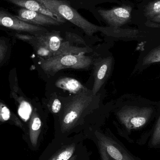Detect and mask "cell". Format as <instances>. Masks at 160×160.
I'll return each instance as SVG.
<instances>
[{
  "instance_id": "52a82bcc",
  "label": "cell",
  "mask_w": 160,
  "mask_h": 160,
  "mask_svg": "<svg viewBox=\"0 0 160 160\" xmlns=\"http://www.w3.org/2000/svg\"><path fill=\"white\" fill-rule=\"evenodd\" d=\"M0 28L17 32L38 34L48 31L42 26L25 22L8 11L0 8Z\"/></svg>"
},
{
  "instance_id": "44dd1931",
  "label": "cell",
  "mask_w": 160,
  "mask_h": 160,
  "mask_svg": "<svg viewBox=\"0 0 160 160\" xmlns=\"http://www.w3.org/2000/svg\"><path fill=\"white\" fill-rule=\"evenodd\" d=\"M142 25L151 29H160V13L146 22Z\"/></svg>"
},
{
  "instance_id": "6da1fadb",
  "label": "cell",
  "mask_w": 160,
  "mask_h": 160,
  "mask_svg": "<svg viewBox=\"0 0 160 160\" xmlns=\"http://www.w3.org/2000/svg\"><path fill=\"white\" fill-rule=\"evenodd\" d=\"M29 42L34 46H40L47 49L49 52L50 58L62 54H85L92 52L90 48L77 47L67 40L64 41L60 32L56 31L32 35Z\"/></svg>"
},
{
  "instance_id": "4fadbf2b",
  "label": "cell",
  "mask_w": 160,
  "mask_h": 160,
  "mask_svg": "<svg viewBox=\"0 0 160 160\" xmlns=\"http://www.w3.org/2000/svg\"><path fill=\"white\" fill-rule=\"evenodd\" d=\"M99 32L107 37L115 38H130L135 37L139 33L138 30L122 29L120 27H102L100 26Z\"/></svg>"
},
{
  "instance_id": "7a4b0ae2",
  "label": "cell",
  "mask_w": 160,
  "mask_h": 160,
  "mask_svg": "<svg viewBox=\"0 0 160 160\" xmlns=\"http://www.w3.org/2000/svg\"><path fill=\"white\" fill-rule=\"evenodd\" d=\"M40 61L42 70L50 76L66 68L87 69L93 63L92 57L84 54H62L48 59L41 58Z\"/></svg>"
},
{
  "instance_id": "2e32d148",
  "label": "cell",
  "mask_w": 160,
  "mask_h": 160,
  "mask_svg": "<svg viewBox=\"0 0 160 160\" xmlns=\"http://www.w3.org/2000/svg\"><path fill=\"white\" fill-rule=\"evenodd\" d=\"M76 150V146L74 144L62 148L55 153L48 160H76L74 156Z\"/></svg>"
},
{
  "instance_id": "8fae6325",
  "label": "cell",
  "mask_w": 160,
  "mask_h": 160,
  "mask_svg": "<svg viewBox=\"0 0 160 160\" xmlns=\"http://www.w3.org/2000/svg\"><path fill=\"white\" fill-rule=\"evenodd\" d=\"M137 20L142 25L160 13V0H141L133 10Z\"/></svg>"
},
{
  "instance_id": "8992f818",
  "label": "cell",
  "mask_w": 160,
  "mask_h": 160,
  "mask_svg": "<svg viewBox=\"0 0 160 160\" xmlns=\"http://www.w3.org/2000/svg\"><path fill=\"white\" fill-rule=\"evenodd\" d=\"M95 134L102 160H141L111 138L98 132H96Z\"/></svg>"
},
{
  "instance_id": "ffe728a7",
  "label": "cell",
  "mask_w": 160,
  "mask_h": 160,
  "mask_svg": "<svg viewBox=\"0 0 160 160\" xmlns=\"http://www.w3.org/2000/svg\"><path fill=\"white\" fill-rule=\"evenodd\" d=\"M66 40L70 43H74L79 45H86L85 42L81 37L73 33L67 32L66 33Z\"/></svg>"
},
{
  "instance_id": "e0dca14e",
  "label": "cell",
  "mask_w": 160,
  "mask_h": 160,
  "mask_svg": "<svg viewBox=\"0 0 160 160\" xmlns=\"http://www.w3.org/2000/svg\"><path fill=\"white\" fill-rule=\"evenodd\" d=\"M160 62V46L151 50L143 60V66Z\"/></svg>"
},
{
  "instance_id": "7c38bea8",
  "label": "cell",
  "mask_w": 160,
  "mask_h": 160,
  "mask_svg": "<svg viewBox=\"0 0 160 160\" xmlns=\"http://www.w3.org/2000/svg\"><path fill=\"white\" fill-rule=\"evenodd\" d=\"M18 6L22 8L35 11L51 17L62 23L66 22V20L59 15L45 6L36 0H4Z\"/></svg>"
},
{
  "instance_id": "d6986e66",
  "label": "cell",
  "mask_w": 160,
  "mask_h": 160,
  "mask_svg": "<svg viewBox=\"0 0 160 160\" xmlns=\"http://www.w3.org/2000/svg\"><path fill=\"white\" fill-rule=\"evenodd\" d=\"M31 112V107L26 102H22L20 105L18 113L20 116L24 120H27Z\"/></svg>"
},
{
  "instance_id": "ac0fdd59",
  "label": "cell",
  "mask_w": 160,
  "mask_h": 160,
  "mask_svg": "<svg viewBox=\"0 0 160 160\" xmlns=\"http://www.w3.org/2000/svg\"><path fill=\"white\" fill-rule=\"evenodd\" d=\"M149 146L151 148L160 147V115L149 141Z\"/></svg>"
},
{
  "instance_id": "7402d4cb",
  "label": "cell",
  "mask_w": 160,
  "mask_h": 160,
  "mask_svg": "<svg viewBox=\"0 0 160 160\" xmlns=\"http://www.w3.org/2000/svg\"><path fill=\"white\" fill-rule=\"evenodd\" d=\"M10 118V110L4 104L0 102V121L5 122L8 120Z\"/></svg>"
},
{
  "instance_id": "9a60e30c",
  "label": "cell",
  "mask_w": 160,
  "mask_h": 160,
  "mask_svg": "<svg viewBox=\"0 0 160 160\" xmlns=\"http://www.w3.org/2000/svg\"><path fill=\"white\" fill-rule=\"evenodd\" d=\"M42 122L37 113L34 112L31 117L30 123V138L32 145H37L38 137L41 132Z\"/></svg>"
},
{
  "instance_id": "9c48e42d",
  "label": "cell",
  "mask_w": 160,
  "mask_h": 160,
  "mask_svg": "<svg viewBox=\"0 0 160 160\" xmlns=\"http://www.w3.org/2000/svg\"><path fill=\"white\" fill-rule=\"evenodd\" d=\"M113 58L112 56L102 58L96 61L94 63V82L92 92L95 96L100 90L112 71Z\"/></svg>"
},
{
  "instance_id": "3957f363",
  "label": "cell",
  "mask_w": 160,
  "mask_h": 160,
  "mask_svg": "<svg viewBox=\"0 0 160 160\" xmlns=\"http://www.w3.org/2000/svg\"><path fill=\"white\" fill-rule=\"evenodd\" d=\"M44 5L52 12L76 25L88 36H92L99 32L100 26L95 25L87 20L78 12L67 3L61 0H36Z\"/></svg>"
},
{
  "instance_id": "cb8c5ba5",
  "label": "cell",
  "mask_w": 160,
  "mask_h": 160,
  "mask_svg": "<svg viewBox=\"0 0 160 160\" xmlns=\"http://www.w3.org/2000/svg\"><path fill=\"white\" fill-rule=\"evenodd\" d=\"M7 46L5 42L3 39L0 38V62L2 61L5 56L7 52Z\"/></svg>"
},
{
  "instance_id": "30bf717a",
  "label": "cell",
  "mask_w": 160,
  "mask_h": 160,
  "mask_svg": "<svg viewBox=\"0 0 160 160\" xmlns=\"http://www.w3.org/2000/svg\"><path fill=\"white\" fill-rule=\"evenodd\" d=\"M15 16L22 20L34 25L39 26H57L62 22L47 15L25 8H20Z\"/></svg>"
},
{
  "instance_id": "ba28073f",
  "label": "cell",
  "mask_w": 160,
  "mask_h": 160,
  "mask_svg": "<svg viewBox=\"0 0 160 160\" xmlns=\"http://www.w3.org/2000/svg\"><path fill=\"white\" fill-rule=\"evenodd\" d=\"M133 10L131 6L124 5L110 9H99L98 12L109 26L120 27L130 21Z\"/></svg>"
},
{
  "instance_id": "277c9868",
  "label": "cell",
  "mask_w": 160,
  "mask_h": 160,
  "mask_svg": "<svg viewBox=\"0 0 160 160\" xmlns=\"http://www.w3.org/2000/svg\"><path fill=\"white\" fill-rule=\"evenodd\" d=\"M94 97L88 89L77 94L67 103L61 120V131H69L78 123L84 112L91 104Z\"/></svg>"
},
{
  "instance_id": "5b68a950",
  "label": "cell",
  "mask_w": 160,
  "mask_h": 160,
  "mask_svg": "<svg viewBox=\"0 0 160 160\" xmlns=\"http://www.w3.org/2000/svg\"><path fill=\"white\" fill-rule=\"evenodd\" d=\"M153 112L150 107L129 106L122 108L117 114L127 130L131 131L143 127L150 119Z\"/></svg>"
},
{
  "instance_id": "5bb4252c",
  "label": "cell",
  "mask_w": 160,
  "mask_h": 160,
  "mask_svg": "<svg viewBox=\"0 0 160 160\" xmlns=\"http://www.w3.org/2000/svg\"><path fill=\"white\" fill-rule=\"evenodd\" d=\"M55 85L58 88L76 95L88 90L79 81L70 78H63L59 79L56 81Z\"/></svg>"
},
{
  "instance_id": "603a6c76",
  "label": "cell",
  "mask_w": 160,
  "mask_h": 160,
  "mask_svg": "<svg viewBox=\"0 0 160 160\" xmlns=\"http://www.w3.org/2000/svg\"><path fill=\"white\" fill-rule=\"evenodd\" d=\"M62 103L58 99H55L52 103L51 110L53 113H58L61 111Z\"/></svg>"
}]
</instances>
